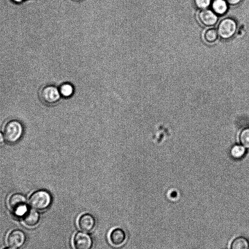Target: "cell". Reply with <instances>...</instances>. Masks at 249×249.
Here are the masks:
<instances>
[{
  "label": "cell",
  "instance_id": "1",
  "mask_svg": "<svg viewBox=\"0 0 249 249\" xmlns=\"http://www.w3.org/2000/svg\"><path fill=\"white\" fill-rule=\"evenodd\" d=\"M23 131L21 124L15 120H11L6 122L3 128L4 139L10 143L18 142L21 137Z\"/></svg>",
  "mask_w": 249,
  "mask_h": 249
},
{
  "label": "cell",
  "instance_id": "2",
  "mask_svg": "<svg viewBox=\"0 0 249 249\" xmlns=\"http://www.w3.org/2000/svg\"><path fill=\"white\" fill-rule=\"evenodd\" d=\"M51 201L50 194L44 190H39L34 193L29 198V203L32 207L38 210L47 209L51 204Z\"/></svg>",
  "mask_w": 249,
  "mask_h": 249
},
{
  "label": "cell",
  "instance_id": "3",
  "mask_svg": "<svg viewBox=\"0 0 249 249\" xmlns=\"http://www.w3.org/2000/svg\"><path fill=\"white\" fill-rule=\"evenodd\" d=\"M237 30L236 21L231 18L222 19L217 27V32L221 38L228 39L232 37Z\"/></svg>",
  "mask_w": 249,
  "mask_h": 249
},
{
  "label": "cell",
  "instance_id": "4",
  "mask_svg": "<svg viewBox=\"0 0 249 249\" xmlns=\"http://www.w3.org/2000/svg\"><path fill=\"white\" fill-rule=\"evenodd\" d=\"M39 97L45 104L52 105L56 103L60 99L58 88L52 85H46L42 87L39 91Z\"/></svg>",
  "mask_w": 249,
  "mask_h": 249
},
{
  "label": "cell",
  "instance_id": "5",
  "mask_svg": "<svg viewBox=\"0 0 249 249\" xmlns=\"http://www.w3.org/2000/svg\"><path fill=\"white\" fill-rule=\"evenodd\" d=\"M8 203L10 211L16 215H22L27 211L26 198L20 194L11 195L8 199Z\"/></svg>",
  "mask_w": 249,
  "mask_h": 249
},
{
  "label": "cell",
  "instance_id": "6",
  "mask_svg": "<svg viewBox=\"0 0 249 249\" xmlns=\"http://www.w3.org/2000/svg\"><path fill=\"white\" fill-rule=\"evenodd\" d=\"M72 246L74 249H92L94 242L92 237L88 233L78 231L72 238Z\"/></svg>",
  "mask_w": 249,
  "mask_h": 249
},
{
  "label": "cell",
  "instance_id": "7",
  "mask_svg": "<svg viewBox=\"0 0 249 249\" xmlns=\"http://www.w3.org/2000/svg\"><path fill=\"white\" fill-rule=\"evenodd\" d=\"M96 221L95 217L89 213L81 214L77 219L79 229L85 232H90L95 227Z\"/></svg>",
  "mask_w": 249,
  "mask_h": 249
},
{
  "label": "cell",
  "instance_id": "8",
  "mask_svg": "<svg viewBox=\"0 0 249 249\" xmlns=\"http://www.w3.org/2000/svg\"><path fill=\"white\" fill-rule=\"evenodd\" d=\"M198 19L201 24L205 26H212L216 24L218 17L212 10H201L198 14Z\"/></svg>",
  "mask_w": 249,
  "mask_h": 249
},
{
  "label": "cell",
  "instance_id": "9",
  "mask_svg": "<svg viewBox=\"0 0 249 249\" xmlns=\"http://www.w3.org/2000/svg\"><path fill=\"white\" fill-rule=\"evenodd\" d=\"M108 238L112 245L119 247L122 246L125 242L126 239V234L123 229L116 228L110 231Z\"/></svg>",
  "mask_w": 249,
  "mask_h": 249
},
{
  "label": "cell",
  "instance_id": "10",
  "mask_svg": "<svg viewBox=\"0 0 249 249\" xmlns=\"http://www.w3.org/2000/svg\"><path fill=\"white\" fill-rule=\"evenodd\" d=\"M25 240L24 233L19 230L12 231L7 238V244L13 248H17L21 246Z\"/></svg>",
  "mask_w": 249,
  "mask_h": 249
},
{
  "label": "cell",
  "instance_id": "11",
  "mask_svg": "<svg viewBox=\"0 0 249 249\" xmlns=\"http://www.w3.org/2000/svg\"><path fill=\"white\" fill-rule=\"evenodd\" d=\"M22 215L23 222L28 226H34L38 221L39 214L34 210L26 211Z\"/></svg>",
  "mask_w": 249,
  "mask_h": 249
},
{
  "label": "cell",
  "instance_id": "12",
  "mask_svg": "<svg viewBox=\"0 0 249 249\" xmlns=\"http://www.w3.org/2000/svg\"><path fill=\"white\" fill-rule=\"evenodd\" d=\"M211 5L213 11L217 15H223L225 14L229 6L225 0H213Z\"/></svg>",
  "mask_w": 249,
  "mask_h": 249
},
{
  "label": "cell",
  "instance_id": "13",
  "mask_svg": "<svg viewBox=\"0 0 249 249\" xmlns=\"http://www.w3.org/2000/svg\"><path fill=\"white\" fill-rule=\"evenodd\" d=\"M230 249H249V240L243 236L236 237L231 242Z\"/></svg>",
  "mask_w": 249,
  "mask_h": 249
},
{
  "label": "cell",
  "instance_id": "14",
  "mask_svg": "<svg viewBox=\"0 0 249 249\" xmlns=\"http://www.w3.org/2000/svg\"><path fill=\"white\" fill-rule=\"evenodd\" d=\"M61 97L68 98L73 95L74 92V88L72 84L69 82L62 84L58 88Z\"/></svg>",
  "mask_w": 249,
  "mask_h": 249
},
{
  "label": "cell",
  "instance_id": "15",
  "mask_svg": "<svg viewBox=\"0 0 249 249\" xmlns=\"http://www.w3.org/2000/svg\"><path fill=\"white\" fill-rule=\"evenodd\" d=\"M218 35L217 30L213 28H210L205 31L203 34L204 40L208 43H213L217 39Z\"/></svg>",
  "mask_w": 249,
  "mask_h": 249
},
{
  "label": "cell",
  "instance_id": "16",
  "mask_svg": "<svg viewBox=\"0 0 249 249\" xmlns=\"http://www.w3.org/2000/svg\"><path fill=\"white\" fill-rule=\"evenodd\" d=\"M245 153L246 148L242 145H235L232 147L231 151V156L235 159L241 158Z\"/></svg>",
  "mask_w": 249,
  "mask_h": 249
},
{
  "label": "cell",
  "instance_id": "17",
  "mask_svg": "<svg viewBox=\"0 0 249 249\" xmlns=\"http://www.w3.org/2000/svg\"><path fill=\"white\" fill-rule=\"evenodd\" d=\"M240 142L246 148L249 149V128L243 129L239 135Z\"/></svg>",
  "mask_w": 249,
  "mask_h": 249
},
{
  "label": "cell",
  "instance_id": "18",
  "mask_svg": "<svg viewBox=\"0 0 249 249\" xmlns=\"http://www.w3.org/2000/svg\"><path fill=\"white\" fill-rule=\"evenodd\" d=\"M212 0H194L196 6L200 10L207 9L211 4Z\"/></svg>",
  "mask_w": 249,
  "mask_h": 249
},
{
  "label": "cell",
  "instance_id": "19",
  "mask_svg": "<svg viewBox=\"0 0 249 249\" xmlns=\"http://www.w3.org/2000/svg\"><path fill=\"white\" fill-rule=\"evenodd\" d=\"M229 5L236 6L239 5L243 0H225Z\"/></svg>",
  "mask_w": 249,
  "mask_h": 249
},
{
  "label": "cell",
  "instance_id": "20",
  "mask_svg": "<svg viewBox=\"0 0 249 249\" xmlns=\"http://www.w3.org/2000/svg\"><path fill=\"white\" fill-rule=\"evenodd\" d=\"M5 139L3 133L0 131V147L2 146L4 144Z\"/></svg>",
  "mask_w": 249,
  "mask_h": 249
},
{
  "label": "cell",
  "instance_id": "21",
  "mask_svg": "<svg viewBox=\"0 0 249 249\" xmlns=\"http://www.w3.org/2000/svg\"><path fill=\"white\" fill-rule=\"evenodd\" d=\"M23 0H13V1L16 2H21Z\"/></svg>",
  "mask_w": 249,
  "mask_h": 249
},
{
  "label": "cell",
  "instance_id": "22",
  "mask_svg": "<svg viewBox=\"0 0 249 249\" xmlns=\"http://www.w3.org/2000/svg\"><path fill=\"white\" fill-rule=\"evenodd\" d=\"M12 249V248H6V249Z\"/></svg>",
  "mask_w": 249,
  "mask_h": 249
},
{
  "label": "cell",
  "instance_id": "23",
  "mask_svg": "<svg viewBox=\"0 0 249 249\" xmlns=\"http://www.w3.org/2000/svg\"><path fill=\"white\" fill-rule=\"evenodd\" d=\"M75 0L80 1V0Z\"/></svg>",
  "mask_w": 249,
  "mask_h": 249
},
{
  "label": "cell",
  "instance_id": "24",
  "mask_svg": "<svg viewBox=\"0 0 249 249\" xmlns=\"http://www.w3.org/2000/svg\"></svg>",
  "mask_w": 249,
  "mask_h": 249
}]
</instances>
